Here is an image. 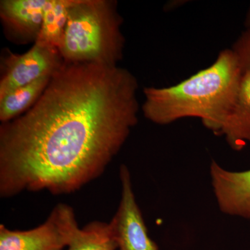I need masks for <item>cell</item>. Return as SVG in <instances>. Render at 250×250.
Returning a JSON list of instances; mask_svg holds the SVG:
<instances>
[{
    "label": "cell",
    "mask_w": 250,
    "mask_h": 250,
    "mask_svg": "<svg viewBox=\"0 0 250 250\" xmlns=\"http://www.w3.org/2000/svg\"><path fill=\"white\" fill-rule=\"evenodd\" d=\"M127 69L64 62L37 103L0 126V197L80 190L104 173L139 121Z\"/></svg>",
    "instance_id": "6da1fadb"
},
{
    "label": "cell",
    "mask_w": 250,
    "mask_h": 250,
    "mask_svg": "<svg viewBox=\"0 0 250 250\" xmlns=\"http://www.w3.org/2000/svg\"><path fill=\"white\" fill-rule=\"evenodd\" d=\"M52 76L42 77L29 84L12 90L0 99L1 124L22 116V113L32 107L42 96Z\"/></svg>",
    "instance_id": "8fae6325"
},
{
    "label": "cell",
    "mask_w": 250,
    "mask_h": 250,
    "mask_svg": "<svg viewBox=\"0 0 250 250\" xmlns=\"http://www.w3.org/2000/svg\"><path fill=\"white\" fill-rule=\"evenodd\" d=\"M232 49L243 70H250V30H245L233 43Z\"/></svg>",
    "instance_id": "4fadbf2b"
},
{
    "label": "cell",
    "mask_w": 250,
    "mask_h": 250,
    "mask_svg": "<svg viewBox=\"0 0 250 250\" xmlns=\"http://www.w3.org/2000/svg\"><path fill=\"white\" fill-rule=\"evenodd\" d=\"M113 0H76L59 48L66 63L117 66L123 57V19Z\"/></svg>",
    "instance_id": "3957f363"
},
{
    "label": "cell",
    "mask_w": 250,
    "mask_h": 250,
    "mask_svg": "<svg viewBox=\"0 0 250 250\" xmlns=\"http://www.w3.org/2000/svg\"><path fill=\"white\" fill-rule=\"evenodd\" d=\"M212 186L220 210L226 214L250 220V170L232 172L212 161Z\"/></svg>",
    "instance_id": "52a82bcc"
},
{
    "label": "cell",
    "mask_w": 250,
    "mask_h": 250,
    "mask_svg": "<svg viewBox=\"0 0 250 250\" xmlns=\"http://www.w3.org/2000/svg\"><path fill=\"white\" fill-rule=\"evenodd\" d=\"M220 136L236 151L250 144V70L243 72L236 103Z\"/></svg>",
    "instance_id": "30bf717a"
},
{
    "label": "cell",
    "mask_w": 250,
    "mask_h": 250,
    "mask_svg": "<svg viewBox=\"0 0 250 250\" xmlns=\"http://www.w3.org/2000/svg\"><path fill=\"white\" fill-rule=\"evenodd\" d=\"M243 72L232 49H224L210 66L177 84L144 88L143 115L159 125L199 118L205 127L220 136L236 103Z\"/></svg>",
    "instance_id": "7a4b0ae2"
},
{
    "label": "cell",
    "mask_w": 250,
    "mask_h": 250,
    "mask_svg": "<svg viewBox=\"0 0 250 250\" xmlns=\"http://www.w3.org/2000/svg\"><path fill=\"white\" fill-rule=\"evenodd\" d=\"M120 179L121 200L111 220L114 225L118 250H159L148 236L142 213L135 198L131 174L125 165L120 168Z\"/></svg>",
    "instance_id": "5b68a950"
},
{
    "label": "cell",
    "mask_w": 250,
    "mask_h": 250,
    "mask_svg": "<svg viewBox=\"0 0 250 250\" xmlns=\"http://www.w3.org/2000/svg\"><path fill=\"white\" fill-rule=\"evenodd\" d=\"M47 0H1L0 20L6 39L18 45L35 43Z\"/></svg>",
    "instance_id": "8992f818"
},
{
    "label": "cell",
    "mask_w": 250,
    "mask_h": 250,
    "mask_svg": "<svg viewBox=\"0 0 250 250\" xmlns=\"http://www.w3.org/2000/svg\"><path fill=\"white\" fill-rule=\"evenodd\" d=\"M245 27L246 30H250V6L247 13L246 21H245Z\"/></svg>",
    "instance_id": "5bb4252c"
},
{
    "label": "cell",
    "mask_w": 250,
    "mask_h": 250,
    "mask_svg": "<svg viewBox=\"0 0 250 250\" xmlns=\"http://www.w3.org/2000/svg\"><path fill=\"white\" fill-rule=\"evenodd\" d=\"M67 238V250H117L118 243L112 222L93 221L79 228L73 208L65 204L55 207Z\"/></svg>",
    "instance_id": "ba28073f"
},
{
    "label": "cell",
    "mask_w": 250,
    "mask_h": 250,
    "mask_svg": "<svg viewBox=\"0 0 250 250\" xmlns=\"http://www.w3.org/2000/svg\"><path fill=\"white\" fill-rule=\"evenodd\" d=\"M67 238L55 208L45 223L25 231L0 225V250H63Z\"/></svg>",
    "instance_id": "9c48e42d"
},
{
    "label": "cell",
    "mask_w": 250,
    "mask_h": 250,
    "mask_svg": "<svg viewBox=\"0 0 250 250\" xmlns=\"http://www.w3.org/2000/svg\"><path fill=\"white\" fill-rule=\"evenodd\" d=\"M63 62L57 47L38 42L23 54L3 49L0 62V99L42 77L52 76Z\"/></svg>",
    "instance_id": "277c9868"
},
{
    "label": "cell",
    "mask_w": 250,
    "mask_h": 250,
    "mask_svg": "<svg viewBox=\"0 0 250 250\" xmlns=\"http://www.w3.org/2000/svg\"><path fill=\"white\" fill-rule=\"evenodd\" d=\"M75 2L76 0H47L42 27L36 42L59 49L65 34L69 12Z\"/></svg>",
    "instance_id": "7c38bea8"
}]
</instances>
